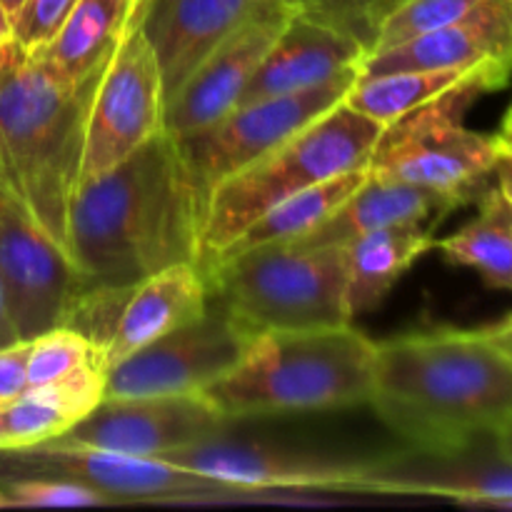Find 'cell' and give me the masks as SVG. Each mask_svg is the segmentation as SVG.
<instances>
[{
    "mask_svg": "<svg viewBox=\"0 0 512 512\" xmlns=\"http://www.w3.org/2000/svg\"><path fill=\"white\" fill-rule=\"evenodd\" d=\"M208 305V283L193 260H180L140 280L125 298L103 345L105 370L203 315Z\"/></svg>",
    "mask_w": 512,
    "mask_h": 512,
    "instance_id": "ffe728a7",
    "label": "cell"
},
{
    "mask_svg": "<svg viewBox=\"0 0 512 512\" xmlns=\"http://www.w3.org/2000/svg\"><path fill=\"white\" fill-rule=\"evenodd\" d=\"M290 10L360 40L365 53L383 23L385 0H285Z\"/></svg>",
    "mask_w": 512,
    "mask_h": 512,
    "instance_id": "4dcf8cb0",
    "label": "cell"
},
{
    "mask_svg": "<svg viewBox=\"0 0 512 512\" xmlns=\"http://www.w3.org/2000/svg\"><path fill=\"white\" fill-rule=\"evenodd\" d=\"M225 415L195 395L108 398L60 440L143 458H168L190 443L223 433Z\"/></svg>",
    "mask_w": 512,
    "mask_h": 512,
    "instance_id": "5bb4252c",
    "label": "cell"
},
{
    "mask_svg": "<svg viewBox=\"0 0 512 512\" xmlns=\"http://www.w3.org/2000/svg\"><path fill=\"white\" fill-rule=\"evenodd\" d=\"M103 363L85 365L68 378L30 385L15 398L0 403V453L33 448L60 438L93 413L105 398Z\"/></svg>",
    "mask_w": 512,
    "mask_h": 512,
    "instance_id": "7402d4cb",
    "label": "cell"
},
{
    "mask_svg": "<svg viewBox=\"0 0 512 512\" xmlns=\"http://www.w3.org/2000/svg\"><path fill=\"white\" fill-rule=\"evenodd\" d=\"M478 215L458 233L435 240L453 265L473 268L490 288L512 290V203L498 185H488L478 200Z\"/></svg>",
    "mask_w": 512,
    "mask_h": 512,
    "instance_id": "484cf974",
    "label": "cell"
},
{
    "mask_svg": "<svg viewBox=\"0 0 512 512\" xmlns=\"http://www.w3.org/2000/svg\"><path fill=\"white\" fill-rule=\"evenodd\" d=\"M210 300L250 335L353 323L345 300L343 248L260 245L205 273Z\"/></svg>",
    "mask_w": 512,
    "mask_h": 512,
    "instance_id": "8992f818",
    "label": "cell"
},
{
    "mask_svg": "<svg viewBox=\"0 0 512 512\" xmlns=\"http://www.w3.org/2000/svg\"><path fill=\"white\" fill-rule=\"evenodd\" d=\"M368 175V165H365V168L350 170V173H343L338 175V178H330L325 180V183H318L313 185V188L290 195L283 203H278L275 208H270L268 213L260 215V218L255 220L233 245H228V248L213 260V265L230 258V255L260 248V245L285 243V240L300 238V235L313 230L318 223H323L343 200H348L350 195L368 180ZM213 265H210V268H213ZM208 270H205V273H208Z\"/></svg>",
    "mask_w": 512,
    "mask_h": 512,
    "instance_id": "4316f807",
    "label": "cell"
},
{
    "mask_svg": "<svg viewBox=\"0 0 512 512\" xmlns=\"http://www.w3.org/2000/svg\"><path fill=\"white\" fill-rule=\"evenodd\" d=\"M363 58V43L353 35L293 13L255 70L238 105L323 85L350 70H360Z\"/></svg>",
    "mask_w": 512,
    "mask_h": 512,
    "instance_id": "d6986e66",
    "label": "cell"
},
{
    "mask_svg": "<svg viewBox=\"0 0 512 512\" xmlns=\"http://www.w3.org/2000/svg\"><path fill=\"white\" fill-rule=\"evenodd\" d=\"M373 405L408 448L438 450L512 418V355L488 330L430 328L375 348Z\"/></svg>",
    "mask_w": 512,
    "mask_h": 512,
    "instance_id": "7a4b0ae2",
    "label": "cell"
},
{
    "mask_svg": "<svg viewBox=\"0 0 512 512\" xmlns=\"http://www.w3.org/2000/svg\"><path fill=\"white\" fill-rule=\"evenodd\" d=\"M78 0H25L13 15V43L25 50H38L58 33L63 20Z\"/></svg>",
    "mask_w": 512,
    "mask_h": 512,
    "instance_id": "1f68e13d",
    "label": "cell"
},
{
    "mask_svg": "<svg viewBox=\"0 0 512 512\" xmlns=\"http://www.w3.org/2000/svg\"><path fill=\"white\" fill-rule=\"evenodd\" d=\"M483 93H490L488 85H463L385 125L368 173L438 190L463 205L478 200L503 150L500 133H475L463 123V113Z\"/></svg>",
    "mask_w": 512,
    "mask_h": 512,
    "instance_id": "ba28073f",
    "label": "cell"
},
{
    "mask_svg": "<svg viewBox=\"0 0 512 512\" xmlns=\"http://www.w3.org/2000/svg\"><path fill=\"white\" fill-rule=\"evenodd\" d=\"M355 80L358 70H350L300 93L238 105L218 123L185 138H175L205 203L215 185L273 153L293 135L343 103Z\"/></svg>",
    "mask_w": 512,
    "mask_h": 512,
    "instance_id": "30bf717a",
    "label": "cell"
},
{
    "mask_svg": "<svg viewBox=\"0 0 512 512\" xmlns=\"http://www.w3.org/2000/svg\"><path fill=\"white\" fill-rule=\"evenodd\" d=\"M13 463V470L48 478H68L90 485L108 495L113 505L158 503V505H340L338 498H320L315 493H283V490H253L223 480L205 478L165 458L113 453L53 438L23 450L0 453Z\"/></svg>",
    "mask_w": 512,
    "mask_h": 512,
    "instance_id": "52a82bcc",
    "label": "cell"
},
{
    "mask_svg": "<svg viewBox=\"0 0 512 512\" xmlns=\"http://www.w3.org/2000/svg\"><path fill=\"white\" fill-rule=\"evenodd\" d=\"M253 338L225 310L208 305L203 315L110 368L103 400L205 393L240 363Z\"/></svg>",
    "mask_w": 512,
    "mask_h": 512,
    "instance_id": "8fae6325",
    "label": "cell"
},
{
    "mask_svg": "<svg viewBox=\"0 0 512 512\" xmlns=\"http://www.w3.org/2000/svg\"><path fill=\"white\" fill-rule=\"evenodd\" d=\"M13 40V20H10V15L5 13V8L0 5V48H3L5 43H10Z\"/></svg>",
    "mask_w": 512,
    "mask_h": 512,
    "instance_id": "8d00e7d4",
    "label": "cell"
},
{
    "mask_svg": "<svg viewBox=\"0 0 512 512\" xmlns=\"http://www.w3.org/2000/svg\"><path fill=\"white\" fill-rule=\"evenodd\" d=\"M205 205L178 140L160 130L73 195L68 255L93 288L128 290L180 260L198 263Z\"/></svg>",
    "mask_w": 512,
    "mask_h": 512,
    "instance_id": "6da1fadb",
    "label": "cell"
},
{
    "mask_svg": "<svg viewBox=\"0 0 512 512\" xmlns=\"http://www.w3.org/2000/svg\"><path fill=\"white\" fill-rule=\"evenodd\" d=\"M433 248V225H390L345 245V300L350 318L375 308L410 265Z\"/></svg>",
    "mask_w": 512,
    "mask_h": 512,
    "instance_id": "cb8c5ba5",
    "label": "cell"
},
{
    "mask_svg": "<svg viewBox=\"0 0 512 512\" xmlns=\"http://www.w3.org/2000/svg\"><path fill=\"white\" fill-rule=\"evenodd\" d=\"M500 135H503V138L508 140V143H512V103H510L508 113H505L503 125H500Z\"/></svg>",
    "mask_w": 512,
    "mask_h": 512,
    "instance_id": "f35d334b",
    "label": "cell"
},
{
    "mask_svg": "<svg viewBox=\"0 0 512 512\" xmlns=\"http://www.w3.org/2000/svg\"><path fill=\"white\" fill-rule=\"evenodd\" d=\"M498 438H500V443H503L505 453H508L510 458H512V418L503 425V428L498 430Z\"/></svg>",
    "mask_w": 512,
    "mask_h": 512,
    "instance_id": "74e56055",
    "label": "cell"
},
{
    "mask_svg": "<svg viewBox=\"0 0 512 512\" xmlns=\"http://www.w3.org/2000/svg\"><path fill=\"white\" fill-rule=\"evenodd\" d=\"M10 508H90V505H113L108 495L90 485L68 478L48 475H20L0 485Z\"/></svg>",
    "mask_w": 512,
    "mask_h": 512,
    "instance_id": "f546056e",
    "label": "cell"
},
{
    "mask_svg": "<svg viewBox=\"0 0 512 512\" xmlns=\"http://www.w3.org/2000/svg\"><path fill=\"white\" fill-rule=\"evenodd\" d=\"M375 348L353 323L270 330L255 335L240 363L203 395L228 423L365 405L373 393Z\"/></svg>",
    "mask_w": 512,
    "mask_h": 512,
    "instance_id": "277c9868",
    "label": "cell"
},
{
    "mask_svg": "<svg viewBox=\"0 0 512 512\" xmlns=\"http://www.w3.org/2000/svg\"><path fill=\"white\" fill-rule=\"evenodd\" d=\"M405 0H385V5H383V20L388 18L390 13H393L395 8H400V5H403Z\"/></svg>",
    "mask_w": 512,
    "mask_h": 512,
    "instance_id": "60d3db41",
    "label": "cell"
},
{
    "mask_svg": "<svg viewBox=\"0 0 512 512\" xmlns=\"http://www.w3.org/2000/svg\"><path fill=\"white\" fill-rule=\"evenodd\" d=\"M485 330H488L490 338L498 340V343L503 345V348L512 355V315H510V318L500 320V323L488 325V328H485Z\"/></svg>",
    "mask_w": 512,
    "mask_h": 512,
    "instance_id": "e575fe53",
    "label": "cell"
},
{
    "mask_svg": "<svg viewBox=\"0 0 512 512\" xmlns=\"http://www.w3.org/2000/svg\"><path fill=\"white\" fill-rule=\"evenodd\" d=\"M510 75L512 68L503 63L448 70H395V73L355 80V85L345 95V105L375 123L390 125L393 120L403 118V115L413 113L463 85L483 83L490 90L503 88L508 85Z\"/></svg>",
    "mask_w": 512,
    "mask_h": 512,
    "instance_id": "603a6c76",
    "label": "cell"
},
{
    "mask_svg": "<svg viewBox=\"0 0 512 512\" xmlns=\"http://www.w3.org/2000/svg\"><path fill=\"white\" fill-rule=\"evenodd\" d=\"M165 460L240 488L283 493L358 495V483L365 473V463L358 460H333L278 445L233 440L223 433L185 445Z\"/></svg>",
    "mask_w": 512,
    "mask_h": 512,
    "instance_id": "9a60e30c",
    "label": "cell"
},
{
    "mask_svg": "<svg viewBox=\"0 0 512 512\" xmlns=\"http://www.w3.org/2000/svg\"><path fill=\"white\" fill-rule=\"evenodd\" d=\"M28 353L30 343L23 340L0 348V403L28 388Z\"/></svg>",
    "mask_w": 512,
    "mask_h": 512,
    "instance_id": "d6a6232c",
    "label": "cell"
},
{
    "mask_svg": "<svg viewBox=\"0 0 512 512\" xmlns=\"http://www.w3.org/2000/svg\"><path fill=\"white\" fill-rule=\"evenodd\" d=\"M385 125L338 103L265 158L218 183L205 205L200 230V273L233 245L260 215L290 195L365 168Z\"/></svg>",
    "mask_w": 512,
    "mask_h": 512,
    "instance_id": "5b68a950",
    "label": "cell"
},
{
    "mask_svg": "<svg viewBox=\"0 0 512 512\" xmlns=\"http://www.w3.org/2000/svg\"><path fill=\"white\" fill-rule=\"evenodd\" d=\"M23 3H25V0H0V5H3L5 13L10 15V20H13V15L18 13L20 8H23Z\"/></svg>",
    "mask_w": 512,
    "mask_h": 512,
    "instance_id": "ab89813d",
    "label": "cell"
},
{
    "mask_svg": "<svg viewBox=\"0 0 512 512\" xmlns=\"http://www.w3.org/2000/svg\"><path fill=\"white\" fill-rule=\"evenodd\" d=\"M483 63L512 68V10L505 0H483L458 23L365 55L358 78L395 70L473 68Z\"/></svg>",
    "mask_w": 512,
    "mask_h": 512,
    "instance_id": "ac0fdd59",
    "label": "cell"
},
{
    "mask_svg": "<svg viewBox=\"0 0 512 512\" xmlns=\"http://www.w3.org/2000/svg\"><path fill=\"white\" fill-rule=\"evenodd\" d=\"M503 138V135H500ZM493 178H495V185L500 188V193L505 195V198L512 203V143L503 138V150H500V158L498 163H495V170H493Z\"/></svg>",
    "mask_w": 512,
    "mask_h": 512,
    "instance_id": "836d02e7",
    "label": "cell"
},
{
    "mask_svg": "<svg viewBox=\"0 0 512 512\" xmlns=\"http://www.w3.org/2000/svg\"><path fill=\"white\" fill-rule=\"evenodd\" d=\"M18 343V335H15L13 325H10L8 313H5L3 293H0V348H8V345Z\"/></svg>",
    "mask_w": 512,
    "mask_h": 512,
    "instance_id": "d590c367",
    "label": "cell"
},
{
    "mask_svg": "<svg viewBox=\"0 0 512 512\" xmlns=\"http://www.w3.org/2000/svg\"><path fill=\"white\" fill-rule=\"evenodd\" d=\"M93 363H103V348L80 330L60 325L30 340L28 388L63 380L75 370Z\"/></svg>",
    "mask_w": 512,
    "mask_h": 512,
    "instance_id": "83f0119b",
    "label": "cell"
},
{
    "mask_svg": "<svg viewBox=\"0 0 512 512\" xmlns=\"http://www.w3.org/2000/svg\"><path fill=\"white\" fill-rule=\"evenodd\" d=\"M358 495H410L512 508V458L505 453L498 430L450 448H408L368 460Z\"/></svg>",
    "mask_w": 512,
    "mask_h": 512,
    "instance_id": "4fadbf2b",
    "label": "cell"
},
{
    "mask_svg": "<svg viewBox=\"0 0 512 512\" xmlns=\"http://www.w3.org/2000/svg\"><path fill=\"white\" fill-rule=\"evenodd\" d=\"M483 0H405L380 23L373 45L365 55L413 40L418 35L453 25L473 13Z\"/></svg>",
    "mask_w": 512,
    "mask_h": 512,
    "instance_id": "f1b7e54d",
    "label": "cell"
},
{
    "mask_svg": "<svg viewBox=\"0 0 512 512\" xmlns=\"http://www.w3.org/2000/svg\"><path fill=\"white\" fill-rule=\"evenodd\" d=\"M273 0H145L143 30L155 50L165 103L193 70Z\"/></svg>",
    "mask_w": 512,
    "mask_h": 512,
    "instance_id": "e0dca14e",
    "label": "cell"
},
{
    "mask_svg": "<svg viewBox=\"0 0 512 512\" xmlns=\"http://www.w3.org/2000/svg\"><path fill=\"white\" fill-rule=\"evenodd\" d=\"M458 198L395 180L368 175L363 185L338 205L323 223L305 235L285 240L293 248H345L355 238L390 225H430L438 223L450 210L460 208Z\"/></svg>",
    "mask_w": 512,
    "mask_h": 512,
    "instance_id": "44dd1931",
    "label": "cell"
},
{
    "mask_svg": "<svg viewBox=\"0 0 512 512\" xmlns=\"http://www.w3.org/2000/svg\"><path fill=\"white\" fill-rule=\"evenodd\" d=\"M290 15L293 10L285 0H273L223 40L165 103V133L185 138L225 118L240 103L255 70L283 33Z\"/></svg>",
    "mask_w": 512,
    "mask_h": 512,
    "instance_id": "2e32d148",
    "label": "cell"
},
{
    "mask_svg": "<svg viewBox=\"0 0 512 512\" xmlns=\"http://www.w3.org/2000/svg\"><path fill=\"white\" fill-rule=\"evenodd\" d=\"M103 70V68H100ZM65 83L18 43L0 48V198L68 253L95 80Z\"/></svg>",
    "mask_w": 512,
    "mask_h": 512,
    "instance_id": "3957f363",
    "label": "cell"
},
{
    "mask_svg": "<svg viewBox=\"0 0 512 512\" xmlns=\"http://www.w3.org/2000/svg\"><path fill=\"white\" fill-rule=\"evenodd\" d=\"M143 10L145 0H138L95 80L75 193L128 160L140 145L163 130V78L153 45L143 30Z\"/></svg>",
    "mask_w": 512,
    "mask_h": 512,
    "instance_id": "9c48e42d",
    "label": "cell"
},
{
    "mask_svg": "<svg viewBox=\"0 0 512 512\" xmlns=\"http://www.w3.org/2000/svg\"><path fill=\"white\" fill-rule=\"evenodd\" d=\"M138 0H78L58 33L38 50V55L65 83H83L100 73L123 35Z\"/></svg>",
    "mask_w": 512,
    "mask_h": 512,
    "instance_id": "d4e9b609",
    "label": "cell"
},
{
    "mask_svg": "<svg viewBox=\"0 0 512 512\" xmlns=\"http://www.w3.org/2000/svg\"><path fill=\"white\" fill-rule=\"evenodd\" d=\"M0 508H10V503H8V498H5L3 490H0Z\"/></svg>",
    "mask_w": 512,
    "mask_h": 512,
    "instance_id": "b9f144b4",
    "label": "cell"
},
{
    "mask_svg": "<svg viewBox=\"0 0 512 512\" xmlns=\"http://www.w3.org/2000/svg\"><path fill=\"white\" fill-rule=\"evenodd\" d=\"M505 3H508V5H510V10H512V0H505Z\"/></svg>",
    "mask_w": 512,
    "mask_h": 512,
    "instance_id": "7bdbcfd3",
    "label": "cell"
},
{
    "mask_svg": "<svg viewBox=\"0 0 512 512\" xmlns=\"http://www.w3.org/2000/svg\"><path fill=\"white\" fill-rule=\"evenodd\" d=\"M90 288L70 255L0 198V293L18 340L68 325Z\"/></svg>",
    "mask_w": 512,
    "mask_h": 512,
    "instance_id": "7c38bea8",
    "label": "cell"
}]
</instances>
